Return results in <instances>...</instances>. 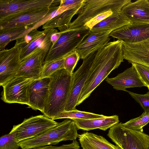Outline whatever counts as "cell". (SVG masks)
<instances>
[{
  "label": "cell",
  "instance_id": "obj_20",
  "mask_svg": "<svg viewBox=\"0 0 149 149\" xmlns=\"http://www.w3.org/2000/svg\"><path fill=\"white\" fill-rule=\"evenodd\" d=\"M121 12L131 23L149 24V0L131 2L123 7Z\"/></svg>",
  "mask_w": 149,
  "mask_h": 149
},
{
  "label": "cell",
  "instance_id": "obj_32",
  "mask_svg": "<svg viewBox=\"0 0 149 149\" xmlns=\"http://www.w3.org/2000/svg\"><path fill=\"white\" fill-rule=\"evenodd\" d=\"M135 67L142 81L149 90V67L136 63H132Z\"/></svg>",
  "mask_w": 149,
  "mask_h": 149
},
{
  "label": "cell",
  "instance_id": "obj_30",
  "mask_svg": "<svg viewBox=\"0 0 149 149\" xmlns=\"http://www.w3.org/2000/svg\"><path fill=\"white\" fill-rule=\"evenodd\" d=\"M80 58V56L75 50L64 57V69L72 75L74 68Z\"/></svg>",
  "mask_w": 149,
  "mask_h": 149
},
{
  "label": "cell",
  "instance_id": "obj_10",
  "mask_svg": "<svg viewBox=\"0 0 149 149\" xmlns=\"http://www.w3.org/2000/svg\"><path fill=\"white\" fill-rule=\"evenodd\" d=\"M34 79L22 76H15L2 86V100L8 103L28 105L29 89Z\"/></svg>",
  "mask_w": 149,
  "mask_h": 149
},
{
  "label": "cell",
  "instance_id": "obj_31",
  "mask_svg": "<svg viewBox=\"0 0 149 149\" xmlns=\"http://www.w3.org/2000/svg\"><path fill=\"white\" fill-rule=\"evenodd\" d=\"M126 91L140 104L145 112H149V91L145 94H137L127 90Z\"/></svg>",
  "mask_w": 149,
  "mask_h": 149
},
{
  "label": "cell",
  "instance_id": "obj_6",
  "mask_svg": "<svg viewBox=\"0 0 149 149\" xmlns=\"http://www.w3.org/2000/svg\"><path fill=\"white\" fill-rule=\"evenodd\" d=\"M118 123L111 127L107 136L122 149H149V135L130 130Z\"/></svg>",
  "mask_w": 149,
  "mask_h": 149
},
{
  "label": "cell",
  "instance_id": "obj_4",
  "mask_svg": "<svg viewBox=\"0 0 149 149\" xmlns=\"http://www.w3.org/2000/svg\"><path fill=\"white\" fill-rule=\"evenodd\" d=\"M90 32L89 29L84 25L61 32L60 37L52 45L44 64L65 57L75 50Z\"/></svg>",
  "mask_w": 149,
  "mask_h": 149
},
{
  "label": "cell",
  "instance_id": "obj_19",
  "mask_svg": "<svg viewBox=\"0 0 149 149\" xmlns=\"http://www.w3.org/2000/svg\"><path fill=\"white\" fill-rule=\"evenodd\" d=\"M113 31L100 32H90L75 49L80 58L84 59L91 53L104 47L111 39L109 35Z\"/></svg>",
  "mask_w": 149,
  "mask_h": 149
},
{
  "label": "cell",
  "instance_id": "obj_2",
  "mask_svg": "<svg viewBox=\"0 0 149 149\" xmlns=\"http://www.w3.org/2000/svg\"><path fill=\"white\" fill-rule=\"evenodd\" d=\"M50 77L47 98L42 113L53 119L65 111L72 75L63 69L56 71Z\"/></svg>",
  "mask_w": 149,
  "mask_h": 149
},
{
  "label": "cell",
  "instance_id": "obj_21",
  "mask_svg": "<svg viewBox=\"0 0 149 149\" xmlns=\"http://www.w3.org/2000/svg\"><path fill=\"white\" fill-rule=\"evenodd\" d=\"M84 1L85 0H77L68 9L49 19L44 24L42 29L45 30L57 28L60 32L69 29L72 19L74 15L78 13Z\"/></svg>",
  "mask_w": 149,
  "mask_h": 149
},
{
  "label": "cell",
  "instance_id": "obj_12",
  "mask_svg": "<svg viewBox=\"0 0 149 149\" xmlns=\"http://www.w3.org/2000/svg\"><path fill=\"white\" fill-rule=\"evenodd\" d=\"M83 60L81 65L72 75L70 90L65 111L76 109L79 97L88 77L92 64L90 55Z\"/></svg>",
  "mask_w": 149,
  "mask_h": 149
},
{
  "label": "cell",
  "instance_id": "obj_17",
  "mask_svg": "<svg viewBox=\"0 0 149 149\" xmlns=\"http://www.w3.org/2000/svg\"><path fill=\"white\" fill-rule=\"evenodd\" d=\"M122 42L124 59L149 67V38L136 43Z\"/></svg>",
  "mask_w": 149,
  "mask_h": 149
},
{
  "label": "cell",
  "instance_id": "obj_13",
  "mask_svg": "<svg viewBox=\"0 0 149 149\" xmlns=\"http://www.w3.org/2000/svg\"><path fill=\"white\" fill-rule=\"evenodd\" d=\"M22 47L15 42L9 49L0 51V85L2 86L15 76L22 61L20 59Z\"/></svg>",
  "mask_w": 149,
  "mask_h": 149
},
{
  "label": "cell",
  "instance_id": "obj_26",
  "mask_svg": "<svg viewBox=\"0 0 149 149\" xmlns=\"http://www.w3.org/2000/svg\"><path fill=\"white\" fill-rule=\"evenodd\" d=\"M105 116L92 113L81 111L77 109L70 111H64L55 117L53 120L66 118L70 119H89L103 118Z\"/></svg>",
  "mask_w": 149,
  "mask_h": 149
},
{
  "label": "cell",
  "instance_id": "obj_7",
  "mask_svg": "<svg viewBox=\"0 0 149 149\" xmlns=\"http://www.w3.org/2000/svg\"><path fill=\"white\" fill-rule=\"evenodd\" d=\"M58 123L44 115H40L25 119L21 123L14 125L12 129L15 132L19 143L38 136Z\"/></svg>",
  "mask_w": 149,
  "mask_h": 149
},
{
  "label": "cell",
  "instance_id": "obj_18",
  "mask_svg": "<svg viewBox=\"0 0 149 149\" xmlns=\"http://www.w3.org/2000/svg\"><path fill=\"white\" fill-rule=\"evenodd\" d=\"M127 69L116 77H107L106 81L117 90L126 91L127 88L146 86L142 80L135 66Z\"/></svg>",
  "mask_w": 149,
  "mask_h": 149
},
{
  "label": "cell",
  "instance_id": "obj_11",
  "mask_svg": "<svg viewBox=\"0 0 149 149\" xmlns=\"http://www.w3.org/2000/svg\"><path fill=\"white\" fill-rule=\"evenodd\" d=\"M61 0H0V19L19 13L48 8Z\"/></svg>",
  "mask_w": 149,
  "mask_h": 149
},
{
  "label": "cell",
  "instance_id": "obj_9",
  "mask_svg": "<svg viewBox=\"0 0 149 149\" xmlns=\"http://www.w3.org/2000/svg\"><path fill=\"white\" fill-rule=\"evenodd\" d=\"M58 30L56 29L39 31L35 29L16 40L22 47L20 59L22 61L29 55L41 49L51 47L52 34Z\"/></svg>",
  "mask_w": 149,
  "mask_h": 149
},
{
  "label": "cell",
  "instance_id": "obj_15",
  "mask_svg": "<svg viewBox=\"0 0 149 149\" xmlns=\"http://www.w3.org/2000/svg\"><path fill=\"white\" fill-rule=\"evenodd\" d=\"M51 47L34 52L22 61L16 76H22L36 79L40 78L46 56Z\"/></svg>",
  "mask_w": 149,
  "mask_h": 149
},
{
  "label": "cell",
  "instance_id": "obj_5",
  "mask_svg": "<svg viewBox=\"0 0 149 149\" xmlns=\"http://www.w3.org/2000/svg\"><path fill=\"white\" fill-rule=\"evenodd\" d=\"M131 0H85L77 18L71 22L69 29L83 26L92 18L103 13L111 11L120 12L123 7Z\"/></svg>",
  "mask_w": 149,
  "mask_h": 149
},
{
  "label": "cell",
  "instance_id": "obj_8",
  "mask_svg": "<svg viewBox=\"0 0 149 149\" xmlns=\"http://www.w3.org/2000/svg\"><path fill=\"white\" fill-rule=\"evenodd\" d=\"M59 3L49 8L29 11L6 17L0 19V30L22 27L34 26L58 9Z\"/></svg>",
  "mask_w": 149,
  "mask_h": 149
},
{
  "label": "cell",
  "instance_id": "obj_29",
  "mask_svg": "<svg viewBox=\"0 0 149 149\" xmlns=\"http://www.w3.org/2000/svg\"><path fill=\"white\" fill-rule=\"evenodd\" d=\"M15 132L11 130L8 134L0 138V149H19L20 147L16 138Z\"/></svg>",
  "mask_w": 149,
  "mask_h": 149
},
{
  "label": "cell",
  "instance_id": "obj_34",
  "mask_svg": "<svg viewBox=\"0 0 149 149\" xmlns=\"http://www.w3.org/2000/svg\"><path fill=\"white\" fill-rule=\"evenodd\" d=\"M34 149H80L79 143L76 140L73 141L70 143L63 144L58 146L49 145Z\"/></svg>",
  "mask_w": 149,
  "mask_h": 149
},
{
  "label": "cell",
  "instance_id": "obj_35",
  "mask_svg": "<svg viewBox=\"0 0 149 149\" xmlns=\"http://www.w3.org/2000/svg\"><path fill=\"white\" fill-rule=\"evenodd\" d=\"M61 33V32L58 31L52 34L51 37V40L52 44V45H54L60 37Z\"/></svg>",
  "mask_w": 149,
  "mask_h": 149
},
{
  "label": "cell",
  "instance_id": "obj_24",
  "mask_svg": "<svg viewBox=\"0 0 149 149\" xmlns=\"http://www.w3.org/2000/svg\"><path fill=\"white\" fill-rule=\"evenodd\" d=\"M121 13H113L93 27L90 31L100 32L109 31H113L125 25L131 23Z\"/></svg>",
  "mask_w": 149,
  "mask_h": 149
},
{
  "label": "cell",
  "instance_id": "obj_14",
  "mask_svg": "<svg viewBox=\"0 0 149 149\" xmlns=\"http://www.w3.org/2000/svg\"><path fill=\"white\" fill-rule=\"evenodd\" d=\"M109 36L125 43L138 42L149 38V24L131 23L113 31Z\"/></svg>",
  "mask_w": 149,
  "mask_h": 149
},
{
  "label": "cell",
  "instance_id": "obj_22",
  "mask_svg": "<svg viewBox=\"0 0 149 149\" xmlns=\"http://www.w3.org/2000/svg\"><path fill=\"white\" fill-rule=\"evenodd\" d=\"M78 130L89 131L95 129L105 131L119 123L118 116L114 115L103 118L89 119H73Z\"/></svg>",
  "mask_w": 149,
  "mask_h": 149
},
{
  "label": "cell",
  "instance_id": "obj_25",
  "mask_svg": "<svg viewBox=\"0 0 149 149\" xmlns=\"http://www.w3.org/2000/svg\"><path fill=\"white\" fill-rule=\"evenodd\" d=\"M33 26L22 27L0 30V51L5 49L11 41L16 40L28 33V29Z\"/></svg>",
  "mask_w": 149,
  "mask_h": 149
},
{
  "label": "cell",
  "instance_id": "obj_3",
  "mask_svg": "<svg viewBox=\"0 0 149 149\" xmlns=\"http://www.w3.org/2000/svg\"><path fill=\"white\" fill-rule=\"evenodd\" d=\"M77 130L72 120L66 119L40 135L18 143L22 149H34L55 145L62 141H74L78 136Z\"/></svg>",
  "mask_w": 149,
  "mask_h": 149
},
{
  "label": "cell",
  "instance_id": "obj_28",
  "mask_svg": "<svg viewBox=\"0 0 149 149\" xmlns=\"http://www.w3.org/2000/svg\"><path fill=\"white\" fill-rule=\"evenodd\" d=\"M64 58L44 64L40 78L50 77L56 71L64 69Z\"/></svg>",
  "mask_w": 149,
  "mask_h": 149
},
{
  "label": "cell",
  "instance_id": "obj_16",
  "mask_svg": "<svg viewBox=\"0 0 149 149\" xmlns=\"http://www.w3.org/2000/svg\"><path fill=\"white\" fill-rule=\"evenodd\" d=\"M50 77L34 79L31 83L29 93V108L43 113L46 104Z\"/></svg>",
  "mask_w": 149,
  "mask_h": 149
},
{
  "label": "cell",
  "instance_id": "obj_33",
  "mask_svg": "<svg viewBox=\"0 0 149 149\" xmlns=\"http://www.w3.org/2000/svg\"><path fill=\"white\" fill-rule=\"evenodd\" d=\"M111 11H109L99 14L93 17L84 25L86 26L90 31L96 25L113 14Z\"/></svg>",
  "mask_w": 149,
  "mask_h": 149
},
{
  "label": "cell",
  "instance_id": "obj_27",
  "mask_svg": "<svg viewBox=\"0 0 149 149\" xmlns=\"http://www.w3.org/2000/svg\"><path fill=\"white\" fill-rule=\"evenodd\" d=\"M149 123V112H144L140 116L123 123L122 125L127 129L143 131V128Z\"/></svg>",
  "mask_w": 149,
  "mask_h": 149
},
{
  "label": "cell",
  "instance_id": "obj_23",
  "mask_svg": "<svg viewBox=\"0 0 149 149\" xmlns=\"http://www.w3.org/2000/svg\"><path fill=\"white\" fill-rule=\"evenodd\" d=\"M78 140L83 149H122L109 142L102 136L85 132L79 134Z\"/></svg>",
  "mask_w": 149,
  "mask_h": 149
},
{
  "label": "cell",
  "instance_id": "obj_1",
  "mask_svg": "<svg viewBox=\"0 0 149 149\" xmlns=\"http://www.w3.org/2000/svg\"><path fill=\"white\" fill-rule=\"evenodd\" d=\"M123 47L122 41L117 40L109 42L89 54L92 60L91 69L77 106L88 98L109 74L123 61Z\"/></svg>",
  "mask_w": 149,
  "mask_h": 149
}]
</instances>
